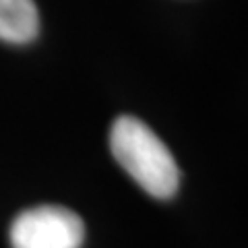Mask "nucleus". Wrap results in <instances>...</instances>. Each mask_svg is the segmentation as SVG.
Instances as JSON below:
<instances>
[{"mask_svg":"<svg viewBox=\"0 0 248 248\" xmlns=\"http://www.w3.org/2000/svg\"><path fill=\"white\" fill-rule=\"evenodd\" d=\"M110 149L133 180L155 199H170L180 184V170L166 143L135 116H120L110 130Z\"/></svg>","mask_w":248,"mask_h":248,"instance_id":"1","label":"nucleus"},{"mask_svg":"<svg viewBox=\"0 0 248 248\" xmlns=\"http://www.w3.org/2000/svg\"><path fill=\"white\" fill-rule=\"evenodd\" d=\"M85 226L75 211L42 205L19 213L11 226L13 248H81Z\"/></svg>","mask_w":248,"mask_h":248,"instance_id":"2","label":"nucleus"},{"mask_svg":"<svg viewBox=\"0 0 248 248\" xmlns=\"http://www.w3.org/2000/svg\"><path fill=\"white\" fill-rule=\"evenodd\" d=\"M40 33V13L33 0H0V40L29 44Z\"/></svg>","mask_w":248,"mask_h":248,"instance_id":"3","label":"nucleus"}]
</instances>
